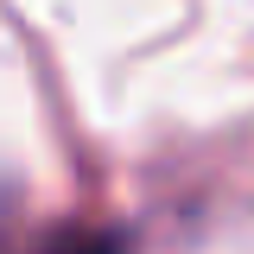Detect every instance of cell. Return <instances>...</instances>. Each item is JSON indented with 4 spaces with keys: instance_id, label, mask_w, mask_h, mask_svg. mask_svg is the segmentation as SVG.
<instances>
[{
    "instance_id": "6da1fadb",
    "label": "cell",
    "mask_w": 254,
    "mask_h": 254,
    "mask_svg": "<svg viewBox=\"0 0 254 254\" xmlns=\"http://www.w3.org/2000/svg\"><path fill=\"white\" fill-rule=\"evenodd\" d=\"M38 254H121L108 235H70V242H45Z\"/></svg>"
}]
</instances>
